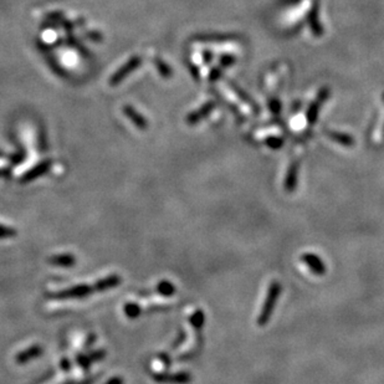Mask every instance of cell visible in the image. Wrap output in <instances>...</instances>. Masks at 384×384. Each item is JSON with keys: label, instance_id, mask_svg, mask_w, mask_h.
Masks as SVG:
<instances>
[{"label": "cell", "instance_id": "1", "mask_svg": "<svg viewBox=\"0 0 384 384\" xmlns=\"http://www.w3.org/2000/svg\"><path fill=\"white\" fill-rule=\"evenodd\" d=\"M280 292H281V285H280V282L274 281L271 285H270L269 291H267V295H266V300L265 302H264L260 314H259V318H258L259 326H264L269 322L272 311H274L275 304H276L277 298H279L280 296Z\"/></svg>", "mask_w": 384, "mask_h": 384}, {"label": "cell", "instance_id": "2", "mask_svg": "<svg viewBox=\"0 0 384 384\" xmlns=\"http://www.w3.org/2000/svg\"><path fill=\"white\" fill-rule=\"evenodd\" d=\"M95 290V288H92L91 286L87 285H80V286H73V288L64 290L61 292L55 293L54 297L56 298H83L89 296L92 291Z\"/></svg>", "mask_w": 384, "mask_h": 384}, {"label": "cell", "instance_id": "3", "mask_svg": "<svg viewBox=\"0 0 384 384\" xmlns=\"http://www.w3.org/2000/svg\"><path fill=\"white\" fill-rule=\"evenodd\" d=\"M301 260L309 266V269L311 270L312 272H314V274L317 275L325 274L326 271L325 265H323L322 260H321L317 255H313V254H304Z\"/></svg>", "mask_w": 384, "mask_h": 384}, {"label": "cell", "instance_id": "4", "mask_svg": "<svg viewBox=\"0 0 384 384\" xmlns=\"http://www.w3.org/2000/svg\"><path fill=\"white\" fill-rule=\"evenodd\" d=\"M154 379L162 383H177L186 384L191 381V376L188 373L178 374H154Z\"/></svg>", "mask_w": 384, "mask_h": 384}, {"label": "cell", "instance_id": "5", "mask_svg": "<svg viewBox=\"0 0 384 384\" xmlns=\"http://www.w3.org/2000/svg\"><path fill=\"white\" fill-rule=\"evenodd\" d=\"M41 353H43V348H41L40 346L30 347V348L25 349V351H23V352H20L19 355H18V357H16V362L20 363V364L25 362H29V360H31L32 358L39 357Z\"/></svg>", "mask_w": 384, "mask_h": 384}, {"label": "cell", "instance_id": "6", "mask_svg": "<svg viewBox=\"0 0 384 384\" xmlns=\"http://www.w3.org/2000/svg\"><path fill=\"white\" fill-rule=\"evenodd\" d=\"M120 282H121V277H120L119 275H112V276H108V277H106V279L99 280L96 285H95V290H97V291L110 290V288H116V286H119Z\"/></svg>", "mask_w": 384, "mask_h": 384}, {"label": "cell", "instance_id": "7", "mask_svg": "<svg viewBox=\"0 0 384 384\" xmlns=\"http://www.w3.org/2000/svg\"><path fill=\"white\" fill-rule=\"evenodd\" d=\"M50 263L55 266L61 267H71L76 263V259L70 254H62V255H55L50 259Z\"/></svg>", "mask_w": 384, "mask_h": 384}, {"label": "cell", "instance_id": "8", "mask_svg": "<svg viewBox=\"0 0 384 384\" xmlns=\"http://www.w3.org/2000/svg\"><path fill=\"white\" fill-rule=\"evenodd\" d=\"M157 290L163 296H170L175 292L174 286H173L169 281H162L158 285V288H157Z\"/></svg>", "mask_w": 384, "mask_h": 384}, {"label": "cell", "instance_id": "9", "mask_svg": "<svg viewBox=\"0 0 384 384\" xmlns=\"http://www.w3.org/2000/svg\"><path fill=\"white\" fill-rule=\"evenodd\" d=\"M140 312H141L140 307L135 304H127L126 306H124V313H126L128 317H131V318H136V317H138Z\"/></svg>", "mask_w": 384, "mask_h": 384}, {"label": "cell", "instance_id": "10", "mask_svg": "<svg viewBox=\"0 0 384 384\" xmlns=\"http://www.w3.org/2000/svg\"><path fill=\"white\" fill-rule=\"evenodd\" d=\"M14 235H15V230L0 225V239H8V238H13Z\"/></svg>", "mask_w": 384, "mask_h": 384}, {"label": "cell", "instance_id": "11", "mask_svg": "<svg viewBox=\"0 0 384 384\" xmlns=\"http://www.w3.org/2000/svg\"><path fill=\"white\" fill-rule=\"evenodd\" d=\"M122 383H123V382H122V379L117 378V377H116V378H111L106 384H122Z\"/></svg>", "mask_w": 384, "mask_h": 384}]
</instances>
